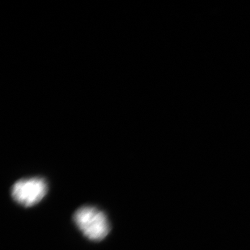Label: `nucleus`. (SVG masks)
Masks as SVG:
<instances>
[{"mask_svg": "<svg viewBox=\"0 0 250 250\" xmlns=\"http://www.w3.org/2000/svg\"><path fill=\"white\" fill-rule=\"evenodd\" d=\"M73 220L81 232L91 241H102L110 230L105 214L93 207L79 208L74 214Z\"/></svg>", "mask_w": 250, "mask_h": 250, "instance_id": "nucleus-1", "label": "nucleus"}, {"mask_svg": "<svg viewBox=\"0 0 250 250\" xmlns=\"http://www.w3.org/2000/svg\"><path fill=\"white\" fill-rule=\"evenodd\" d=\"M47 184L40 177L20 180L12 189V198L21 205L29 208L38 204L47 193Z\"/></svg>", "mask_w": 250, "mask_h": 250, "instance_id": "nucleus-2", "label": "nucleus"}]
</instances>
